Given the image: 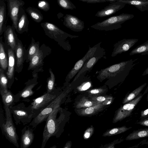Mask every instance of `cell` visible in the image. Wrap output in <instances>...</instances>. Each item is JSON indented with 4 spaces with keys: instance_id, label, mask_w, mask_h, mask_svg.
Wrapping results in <instances>:
<instances>
[{
    "instance_id": "obj_1",
    "label": "cell",
    "mask_w": 148,
    "mask_h": 148,
    "mask_svg": "<svg viewBox=\"0 0 148 148\" xmlns=\"http://www.w3.org/2000/svg\"><path fill=\"white\" fill-rule=\"evenodd\" d=\"M134 17V15L132 14L122 13L97 23L91 25L90 27L99 30L109 31L116 30L121 28L122 24L132 19Z\"/></svg>"
},
{
    "instance_id": "obj_2",
    "label": "cell",
    "mask_w": 148,
    "mask_h": 148,
    "mask_svg": "<svg viewBox=\"0 0 148 148\" xmlns=\"http://www.w3.org/2000/svg\"><path fill=\"white\" fill-rule=\"evenodd\" d=\"M9 108L16 125L22 123L25 125L30 123L34 118L30 106L27 107L23 103L14 105Z\"/></svg>"
},
{
    "instance_id": "obj_3",
    "label": "cell",
    "mask_w": 148,
    "mask_h": 148,
    "mask_svg": "<svg viewBox=\"0 0 148 148\" xmlns=\"http://www.w3.org/2000/svg\"><path fill=\"white\" fill-rule=\"evenodd\" d=\"M40 25L46 34L53 36L58 39L62 44L63 48L68 51L71 49V46L68 42L65 41V40L69 37L73 38L79 37L78 36L69 34L61 29L55 25L50 22H43L41 23Z\"/></svg>"
},
{
    "instance_id": "obj_4",
    "label": "cell",
    "mask_w": 148,
    "mask_h": 148,
    "mask_svg": "<svg viewBox=\"0 0 148 148\" xmlns=\"http://www.w3.org/2000/svg\"><path fill=\"white\" fill-rule=\"evenodd\" d=\"M6 116V122L1 125L3 134L6 138L17 147H19L18 142V137L16 128L14 124L12 114L9 108L7 107H4Z\"/></svg>"
},
{
    "instance_id": "obj_5",
    "label": "cell",
    "mask_w": 148,
    "mask_h": 148,
    "mask_svg": "<svg viewBox=\"0 0 148 148\" xmlns=\"http://www.w3.org/2000/svg\"><path fill=\"white\" fill-rule=\"evenodd\" d=\"M58 96L57 92L54 90L51 92H46L33 99L30 106L33 113L34 118Z\"/></svg>"
},
{
    "instance_id": "obj_6",
    "label": "cell",
    "mask_w": 148,
    "mask_h": 148,
    "mask_svg": "<svg viewBox=\"0 0 148 148\" xmlns=\"http://www.w3.org/2000/svg\"><path fill=\"white\" fill-rule=\"evenodd\" d=\"M101 42H100L92 47H89L88 51L84 56L75 63L67 75L66 78V82H69L76 76L86 62L94 55L98 48L101 46Z\"/></svg>"
},
{
    "instance_id": "obj_7",
    "label": "cell",
    "mask_w": 148,
    "mask_h": 148,
    "mask_svg": "<svg viewBox=\"0 0 148 148\" xmlns=\"http://www.w3.org/2000/svg\"><path fill=\"white\" fill-rule=\"evenodd\" d=\"M144 94L140 93L135 98L121 107L116 114L115 120H122L130 116L135 107L141 100Z\"/></svg>"
},
{
    "instance_id": "obj_8",
    "label": "cell",
    "mask_w": 148,
    "mask_h": 148,
    "mask_svg": "<svg viewBox=\"0 0 148 148\" xmlns=\"http://www.w3.org/2000/svg\"><path fill=\"white\" fill-rule=\"evenodd\" d=\"M8 15L12 23V25L16 30L19 10L25 4L22 0H6Z\"/></svg>"
},
{
    "instance_id": "obj_9",
    "label": "cell",
    "mask_w": 148,
    "mask_h": 148,
    "mask_svg": "<svg viewBox=\"0 0 148 148\" xmlns=\"http://www.w3.org/2000/svg\"><path fill=\"white\" fill-rule=\"evenodd\" d=\"M105 50L101 46L98 48L94 55L89 59L85 63L83 66L75 76L73 80H76L79 75L83 73H86L93 68L98 60L106 54Z\"/></svg>"
},
{
    "instance_id": "obj_10",
    "label": "cell",
    "mask_w": 148,
    "mask_h": 148,
    "mask_svg": "<svg viewBox=\"0 0 148 148\" xmlns=\"http://www.w3.org/2000/svg\"><path fill=\"white\" fill-rule=\"evenodd\" d=\"M131 60V59L126 61L121 62L98 71L97 72L98 74L97 77V78L101 82L106 79H108L114 73L127 65Z\"/></svg>"
},
{
    "instance_id": "obj_11",
    "label": "cell",
    "mask_w": 148,
    "mask_h": 148,
    "mask_svg": "<svg viewBox=\"0 0 148 148\" xmlns=\"http://www.w3.org/2000/svg\"><path fill=\"white\" fill-rule=\"evenodd\" d=\"M64 25L75 32H80L85 27L84 22L75 16L66 14L64 17Z\"/></svg>"
},
{
    "instance_id": "obj_12",
    "label": "cell",
    "mask_w": 148,
    "mask_h": 148,
    "mask_svg": "<svg viewBox=\"0 0 148 148\" xmlns=\"http://www.w3.org/2000/svg\"><path fill=\"white\" fill-rule=\"evenodd\" d=\"M137 39H124L118 41L114 45L111 56L114 57L118 54L129 50L138 41Z\"/></svg>"
},
{
    "instance_id": "obj_13",
    "label": "cell",
    "mask_w": 148,
    "mask_h": 148,
    "mask_svg": "<svg viewBox=\"0 0 148 148\" xmlns=\"http://www.w3.org/2000/svg\"><path fill=\"white\" fill-rule=\"evenodd\" d=\"M125 5V3L119 1L111 3L103 9L97 11L95 16L101 18L109 16L122 9Z\"/></svg>"
},
{
    "instance_id": "obj_14",
    "label": "cell",
    "mask_w": 148,
    "mask_h": 148,
    "mask_svg": "<svg viewBox=\"0 0 148 148\" xmlns=\"http://www.w3.org/2000/svg\"><path fill=\"white\" fill-rule=\"evenodd\" d=\"M20 146L21 148L29 147L33 142L34 134L32 128L29 125L25 126L21 130Z\"/></svg>"
},
{
    "instance_id": "obj_15",
    "label": "cell",
    "mask_w": 148,
    "mask_h": 148,
    "mask_svg": "<svg viewBox=\"0 0 148 148\" xmlns=\"http://www.w3.org/2000/svg\"><path fill=\"white\" fill-rule=\"evenodd\" d=\"M14 27L8 25L6 26L4 31V36L5 42L10 48L15 51L18 42Z\"/></svg>"
},
{
    "instance_id": "obj_16",
    "label": "cell",
    "mask_w": 148,
    "mask_h": 148,
    "mask_svg": "<svg viewBox=\"0 0 148 148\" xmlns=\"http://www.w3.org/2000/svg\"><path fill=\"white\" fill-rule=\"evenodd\" d=\"M29 21L27 15L22 7L19 10L18 16L16 31L21 33L28 30Z\"/></svg>"
},
{
    "instance_id": "obj_17",
    "label": "cell",
    "mask_w": 148,
    "mask_h": 148,
    "mask_svg": "<svg viewBox=\"0 0 148 148\" xmlns=\"http://www.w3.org/2000/svg\"><path fill=\"white\" fill-rule=\"evenodd\" d=\"M37 84L36 82L27 84L22 90L14 95V103L18 102L21 98H26L33 95L34 92L32 89Z\"/></svg>"
},
{
    "instance_id": "obj_18",
    "label": "cell",
    "mask_w": 148,
    "mask_h": 148,
    "mask_svg": "<svg viewBox=\"0 0 148 148\" xmlns=\"http://www.w3.org/2000/svg\"><path fill=\"white\" fill-rule=\"evenodd\" d=\"M14 51L10 48L8 50V69L6 74L8 78L10 80L13 77L14 74L15 64V57Z\"/></svg>"
},
{
    "instance_id": "obj_19",
    "label": "cell",
    "mask_w": 148,
    "mask_h": 148,
    "mask_svg": "<svg viewBox=\"0 0 148 148\" xmlns=\"http://www.w3.org/2000/svg\"><path fill=\"white\" fill-rule=\"evenodd\" d=\"M119 1L126 4L134 6L141 12L148 11V0H121Z\"/></svg>"
},
{
    "instance_id": "obj_20",
    "label": "cell",
    "mask_w": 148,
    "mask_h": 148,
    "mask_svg": "<svg viewBox=\"0 0 148 148\" xmlns=\"http://www.w3.org/2000/svg\"><path fill=\"white\" fill-rule=\"evenodd\" d=\"M147 137H148V128L133 131L127 136L125 140H131Z\"/></svg>"
},
{
    "instance_id": "obj_21",
    "label": "cell",
    "mask_w": 148,
    "mask_h": 148,
    "mask_svg": "<svg viewBox=\"0 0 148 148\" xmlns=\"http://www.w3.org/2000/svg\"><path fill=\"white\" fill-rule=\"evenodd\" d=\"M6 17V6L4 1L0 0V34L4 32L5 26Z\"/></svg>"
},
{
    "instance_id": "obj_22",
    "label": "cell",
    "mask_w": 148,
    "mask_h": 148,
    "mask_svg": "<svg viewBox=\"0 0 148 148\" xmlns=\"http://www.w3.org/2000/svg\"><path fill=\"white\" fill-rule=\"evenodd\" d=\"M26 11L32 19L36 23H40L43 19L42 14L36 8L29 7L26 9Z\"/></svg>"
},
{
    "instance_id": "obj_23",
    "label": "cell",
    "mask_w": 148,
    "mask_h": 148,
    "mask_svg": "<svg viewBox=\"0 0 148 148\" xmlns=\"http://www.w3.org/2000/svg\"><path fill=\"white\" fill-rule=\"evenodd\" d=\"M4 107L9 108L14 105V97L11 92L8 90L7 92L0 91Z\"/></svg>"
},
{
    "instance_id": "obj_24",
    "label": "cell",
    "mask_w": 148,
    "mask_h": 148,
    "mask_svg": "<svg viewBox=\"0 0 148 148\" xmlns=\"http://www.w3.org/2000/svg\"><path fill=\"white\" fill-rule=\"evenodd\" d=\"M15 51L16 54V66L19 67L23 64L24 55V50L21 43L18 42Z\"/></svg>"
},
{
    "instance_id": "obj_25",
    "label": "cell",
    "mask_w": 148,
    "mask_h": 148,
    "mask_svg": "<svg viewBox=\"0 0 148 148\" xmlns=\"http://www.w3.org/2000/svg\"><path fill=\"white\" fill-rule=\"evenodd\" d=\"M8 59L5 53L3 44L0 43V64L1 68L5 70L8 66Z\"/></svg>"
},
{
    "instance_id": "obj_26",
    "label": "cell",
    "mask_w": 148,
    "mask_h": 148,
    "mask_svg": "<svg viewBox=\"0 0 148 148\" xmlns=\"http://www.w3.org/2000/svg\"><path fill=\"white\" fill-rule=\"evenodd\" d=\"M146 84L147 83H145L127 95L124 99L123 103H126L135 98L140 94Z\"/></svg>"
},
{
    "instance_id": "obj_27",
    "label": "cell",
    "mask_w": 148,
    "mask_h": 148,
    "mask_svg": "<svg viewBox=\"0 0 148 148\" xmlns=\"http://www.w3.org/2000/svg\"><path fill=\"white\" fill-rule=\"evenodd\" d=\"M42 53L39 50L30 60L28 68L33 69L39 65L42 61Z\"/></svg>"
},
{
    "instance_id": "obj_28",
    "label": "cell",
    "mask_w": 148,
    "mask_h": 148,
    "mask_svg": "<svg viewBox=\"0 0 148 148\" xmlns=\"http://www.w3.org/2000/svg\"><path fill=\"white\" fill-rule=\"evenodd\" d=\"M141 53H148V41L133 49L130 53V56Z\"/></svg>"
},
{
    "instance_id": "obj_29",
    "label": "cell",
    "mask_w": 148,
    "mask_h": 148,
    "mask_svg": "<svg viewBox=\"0 0 148 148\" xmlns=\"http://www.w3.org/2000/svg\"><path fill=\"white\" fill-rule=\"evenodd\" d=\"M4 70L0 69V91L7 92L8 91V79L4 73Z\"/></svg>"
},
{
    "instance_id": "obj_30",
    "label": "cell",
    "mask_w": 148,
    "mask_h": 148,
    "mask_svg": "<svg viewBox=\"0 0 148 148\" xmlns=\"http://www.w3.org/2000/svg\"><path fill=\"white\" fill-rule=\"evenodd\" d=\"M58 5L64 10H73L76 6L70 0H56Z\"/></svg>"
},
{
    "instance_id": "obj_31",
    "label": "cell",
    "mask_w": 148,
    "mask_h": 148,
    "mask_svg": "<svg viewBox=\"0 0 148 148\" xmlns=\"http://www.w3.org/2000/svg\"><path fill=\"white\" fill-rule=\"evenodd\" d=\"M49 71L50 76L47 80V92L48 93L51 92L54 90V85L55 80V75L51 69H49Z\"/></svg>"
},
{
    "instance_id": "obj_32",
    "label": "cell",
    "mask_w": 148,
    "mask_h": 148,
    "mask_svg": "<svg viewBox=\"0 0 148 148\" xmlns=\"http://www.w3.org/2000/svg\"><path fill=\"white\" fill-rule=\"evenodd\" d=\"M39 50V45L36 43H32L29 49L28 58L30 60Z\"/></svg>"
},
{
    "instance_id": "obj_33",
    "label": "cell",
    "mask_w": 148,
    "mask_h": 148,
    "mask_svg": "<svg viewBox=\"0 0 148 148\" xmlns=\"http://www.w3.org/2000/svg\"><path fill=\"white\" fill-rule=\"evenodd\" d=\"M38 6L39 8L45 12L49 11L50 8L49 4L45 0L39 1L38 3Z\"/></svg>"
},
{
    "instance_id": "obj_34",
    "label": "cell",
    "mask_w": 148,
    "mask_h": 148,
    "mask_svg": "<svg viewBox=\"0 0 148 148\" xmlns=\"http://www.w3.org/2000/svg\"><path fill=\"white\" fill-rule=\"evenodd\" d=\"M87 3H95L109 2L108 0H78Z\"/></svg>"
},
{
    "instance_id": "obj_35",
    "label": "cell",
    "mask_w": 148,
    "mask_h": 148,
    "mask_svg": "<svg viewBox=\"0 0 148 148\" xmlns=\"http://www.w3.org/2000/svg\"><path fill=\"white\" fill-rule=\"evenodd\" d=\"M136 123L144 126H148V117L141 119L139 121L136 122Z\"/></svg>"
},
{
    "instance_id": "obj_36",
    "label": "cell",
    "mask_w": 148,
    "mask_h": 148,
    "mask_svg": "<svg viewBox=\"0 0 148 148\" xmlns=\"http://www.w3.org/2000/svg\"><path fill=\"white\" fill-rule=\"evenodd\" d=\"M140 118L143 119L148 117V108L142 111L140 113Z\"/></svg>"
},
{
    "instance_id": "obj_37",
    "label": "cell",
    "mask_w": 148,
    "mask_h": 148,
    "mask_svg": "<svg viewBox=\"0 0 148 148\" xmlns=\"http://www.w3.org/2000/svg\"><path fill=\"white\" fill-rule=\"evenodd\" d=\"M95 108L93 107H90L87 108L85 110V112L87 114H90L94 111Z\"/></svg>"
},
{
    "instance_id": "obj_38",
    "label": "cell",
    "mask_w": 148,
    "mask_h": 148,
    "mask_svg": "<svg viewBox=\"0 0 148 148\" xmlns=\"http://www.w3.org/2000/svg\"><path fill=\"white\" fill-rule=\"evenodd\" d=\"M92 105V103L90 101H86L84 104V105L86 107H90Z\"/></svg>"
},
{
    "instance_id": "obj_39",
    "label": "cell",
    "mask_w": 148,
    "mask_h": 148,
    "mask_svg": "<svg viewBox=\"0 0 148 148\" xmlns=\"http://www.w3.org/2000/svg\"><path fill=\"white\" fill-rule=\"evenodd\" d=\"M101 89H94L91 90L90 91V92L92 94H95L99 93L100 90H101Z\"/></svg>"
},
{
    "instance_id": "obj_40",
    "label": "cell",
    "mask_w": 148,
    "mask_h": 148,
    "mask_svg": "<svg viewBox=\"0 0 148 148\" xmlns=\"http://www.w3.org/2000/svg\"><path fill=\"white\" fill-rule=\"evenodd\" d=\"M105 98L103 97L100 96L97 97V100L99 101H102L105 100Z\"/></svg>"
},
{
    "instance_id": "obj_41",
    "label": "cell",
    "mask_w": 148,
    "mask_h": 148,
    "mask_svg": "<svg viewBox=\"0 0 148 148\" xmlns=\"http://www.w3.org/2000/svg\"><path fill=\"white\" fill-rule=\"evenodd\" d=\"M90 136V133L86 132L84 134V136L86 138H88Z\"/></svg>"
},
{
    "instance_id": "obj_42",
    "label": "cell",
    "mask_w": 148,
    "mask_h": 148,
    "mask_svg": "<svg viewBox=\"0 0 148 148\" xmlns=\"http://www.w3.org/2000/svg\"><path fill=\"white\" fill-rule=\"evenodd\" d=\"M148 74V68L144 72L142 75H145Z\"/></svg>"
},
{
    "instance_id": "obj_43",
    "label": "cell",
    "mask_w": 148,
    "mask_h": 148,
    "mask_svg": "<svg viewBox=\"0 0 148 148\" xmlns=\"http://www.w3.org/2000/svg\"><path fill=\"white\" fill-rule=\"evenodd\" d=\"M109 2L112 3L114 2L119 1V0H108Z\"/></svg>"
},
{
    "instance_id": "obj_44",
    "label": "cell",
    "mask_w": 148,
    "mask_h": 148,
    "mask_svg": "<svg viewBox=\"0 0 148 148\" xmlns=\"http://www.w3.org/2000/svg\"><path fill=\"white\" fill-rule=\"evenodd\" d=\"M145 144H146L147 145H148V140L146 141Z\"/></svg>"
},
{
    "instance_id": "obj_45",
    "label": "cell",
    "mask_w": 148,
    "mask_h": 148,
    "mask_svg": "<svg viewBox=\"0 0 148 148\" xmlns=\"http://www.w3.org/2000/svg\"><path fill=\"white\" fill-rule=\"evenodd\" d=\"M147 101H148V94H147Z\"/></svg>"
},
{
    "instance_id": "obj_46",
    "label": "cell",
    "mask_w": 148,
    "mask_h": 148,
    "mask_svg": "<svg viewBox=\"0 0 148 148\" xmlns=\"http://www.w3.org/2000/svg\"><path fill=\"white\" fill-rule=\"evenodd\" d=\"M121 0H119V1Z\"/></svg>"
},
{
    "instance_id": "obj_47",
    "label": "cell",
    "mask_w": 148,
    "mask_h": 148,
    "mask_svg": "<svg viewBox=\"0 0 148 148\" xmlns=\"http://www.w3.org/2000/svg\"><path fill=\"white\" fill-rule=\"evenodd\" d=\"M110 103V102H109L108 103V104Z\"/></svg>"
}]
</instances>
